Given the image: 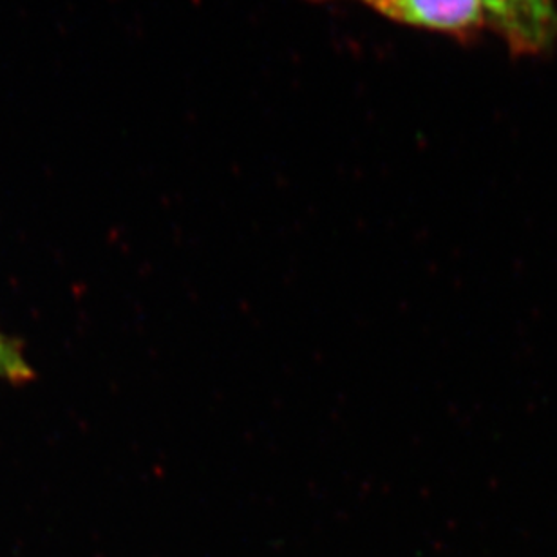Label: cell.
I'll return each instance as SVG.
<instances>
[{
	"instance_id": "obj_3",
	"label": "cell",
	"mask_w": 557,
	"mask_h": 557,
	"mask_svg": "<svg viewBox=\"0 0 557 557\" xmlns=\"http://www.w3.org/2000/svg\"><path fill=\"white\" fill-rule=\"evenodd\" d=\"M33 376L32 364L27 362L18 343L0 332V381L24 384Z\"/></svg>"
},
{
	"instance_id": "obj_2",
	"label": "cell",
	"mask_w": 557,
	"mask_h": 557,
	"mask_svg": "<svg viewBox=\"0 0 557 557\" xmlns=\"http://www.w3.org/2000/svg\"><path fill=\"white\" fill-rule=\"evenodd\" d=\"M485 16L512 49L540 51L557 29L553 0H482Z\"/></svg>"
},
{
	"instance_id": "obj_4",
	"label": "cell",
	"mask_w": 557,
	"mask_h": 557,
	"mask_svg": "<svg viewBox=\"0 0 557 557\" xmlns=\"http://www.w3.org/2000/svg\"><path fill=\"white\" fill-rule=\"evenodd\" d=\"M362 2H364V0H362Z\"/></svg>"
},
{
	"instance_id": "obj_1",
	"label": "cell",
	"mask_w": 557,
	"mask_h": 557,
	"mask_svg": "<svg viewBox=\"0 0 557 557\" xmlns=\"http://www.w3.org/2000/svg\"><path fill=\"white\" fill-rule=\"evenodd\" d=\"M389 21L433 32L466 35L487 24L482 0H364Z\"/></svg>"
}]
</instances>
